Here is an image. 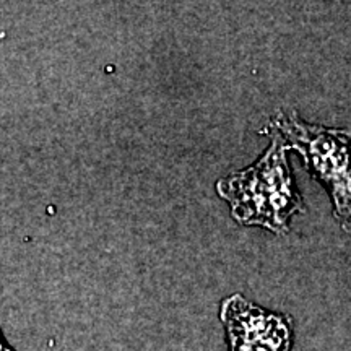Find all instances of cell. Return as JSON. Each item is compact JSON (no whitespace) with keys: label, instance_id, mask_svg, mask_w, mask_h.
Segmentation results:
<instances>
[{"label":"cell","instance_id":"4","mask_svg":"<svg viewBox=\"0 0 351 351\" xmlns=\"http://www.w3.org/2000/svg\"><path fill=\"white\" fill-rule=\"evenodd\" d=\"M0 351H15L10 345H8V341L5 340V337H3L2 330H0Z\"/></svg>","mask_w":351,"mask_h":351},{"label":"cell","instance_id":"2","mask_svg":"<svg viewBox=\"0 0 351 351\" xmlns=\"http://www.w3.org/2000/svg\"><path fill=\"white\" fill-rule=\"evenodd\" d=\"M265 132L278 135L302 158L307 173L330 197L339 226L351 234V129L309 124L295 111H278Z\"/></svg>","mask_w":351,"mask_h":351},{"label":"cell","instance_id":"1","mask_svg":"<svg viewBox=\"0 0 351 351\" xmlns=\"http://www.w3.org/2000/svg\"><path fill=\"white\" fill-rule=\"evenodd\" d=\"M265 134L270 145L263 155L217 181V192L239 225L287 234L293 215L304 213L306 205L289 166L288 147L278 135Z\"/></svg>","mask_w":351,"mask_h":351},{"label":"cell","instance_id":"3","mask_svg":"<svg viewBox=\"0 0 351 351\" xmlns=\"http://www.w3.org/2000/svg\"><path fill=\"white\" fill-rule=\"evenodd\" d=\"M230 351H291L293 320L245 300L228 296L219 307Z\"/></svg>","mask_w":351,"mask_h":351}]
</instances>
